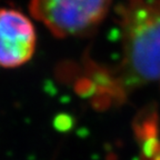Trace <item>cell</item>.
I'll return each mask as SVG.
<instances>
[{"instance_id": "2", "label": "cell", "mask_w": 160, "mask_h": 160, "mask_svg": "<svg viewBox=\"0 0 160 160\" xmlns=\"http://www.w3.org/2000/svg\"><path fill=\"white\" fill-rule=\"evenodd\" d=\"M112 0H29V11L58 38L93 32L107 16Z\"/></svg>"}, {"instance_id": "1", "label": "cell", "mask_w": 160, "mask_h": 160, "mask_svg": "<svg viewBox=\"0 0 160 160\" xmlns=\"http://www.w3.org/2000/svg\"><path fill=\"white\" fill-rule=\"evenodd\" d=\"M117 16L122 57L112 72L129 93L160 78V0H122Z\"/></svg>"}, {"instance_id": "3", "label": "cell", "mask_w": 160, "mask_h": 160, "mask_svg": "<svg viewBox=\"0 0 160 160\" xmlns=\"http://www.w3.org/2000/svg\"><path fill=\"white\" fill-rule=\"evenodd\" d=\"M37 36L31 20L16 9H0V67L16 68L35 53Z\"/></svg>"}, {"instance_id": "5", "label": "cell", "mask_w": 160, "mask_h": 160, "mask_svg": "<svg viewBox=\"0 0 160 160\" xmlns=\"http://www.w3.org/2000/svg\"><path fill=\"white\" fill-rule=\"evenodd\" d=\"M153 160H160V155H158L157 157H156V158H155V159H153Z\"/></svg>"}, {"instance_id": "4", "label": "cell", "mask_w": 160, "mask_h": 160, "mask_svg": "<svg viewBox=\"0 0 160 160\" xmlns=\"http://www.w3.org/2000/svg\"><path fill=\"white\" fill-rule=\"evenodd\" d=\"M136 138L141 146L145 160H153L160 153L159 119L155 109L148 108L139 113L133 122Z\"/></svg>"}]
</instances>
